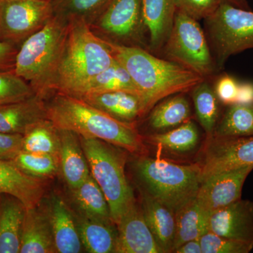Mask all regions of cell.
<instances>
[{
    "instance_id": "obj_1",
    "label": "cell",
    "mask_w": 253,
    "mask_h": 253,
    "mask_svg": "<svg viewBox=\"0 0 253 253\" xmlns=\"http://www.w3.org/2000/svg\"><path fill=\"white\" fill-rule=\"evenodd\" d=\"M46 106V117L58 129L86 139H97L129 154L144 152V139L135 123L118 121L80 98L56 91Z\"/></svg>"
},
{
    "instance_id": "obj_2",
    "label": "cell",
    "mask_w": 253,
    "mask_h": 253,
    "mask_svg": "<svg viewBox=\"0 0 253 253\" xmlns=\"http://www.w3.org/2000/svg\"><path fill=\"white\" fill-rule=\"evenodd\" d=\"M106 41L140 91L146 114L163 99L185 94L206 80L182 65L158 58L140 46Z\"/></svg>"
},
{
    "instance_id": "obj_3",
    "label": "cell",
    "mask_w": 253,
    "mask_h": 253,
    "mask_svg": "<svg viewBox=\"0 0 253 253\" xmlns=\"http://www.w3.org/2000/svg\"><path fill=\"white\" fill-rule=\"evenodd\" d=\"M68 25L67 18L55 13L49 22L23 42L18 49L15 72L42 97L55 91Z\"/></svg>"
},
{
    "instance_id": "obj_4",
    "label": "cell",
    "mask_w": 253,
    "mask_h": 253,
    "mask_svg": "<svg viewBox=\"0 0 253 253\" xmlns=\"http://www.w3.org/2000/svg\"><path fill=\"white\" fill-rule=\"evenodd\" d=\"M55 91L73 96L91 78L116 61L105 40L91 31L84 18H71Z\"/></svg>"
},
{
    "instance_id": "obj_5",
    "label": "cell",
    "mask_w": 253,
    "mask_h": 253,
    "mask_svg": "<svg viewBox=\"0 0 253 253\" xmlns=\"http://www.w3.org/2000/svg\"><path fill=\"white\" fill-rule=\"evenodd\" d=\"M132 168L139 189L174 214L196 199L201 184L199 163L176 164L140 155Z\"/></svg>"
},
{
    "instance_id": "obj_6",
    "label": "cell",
    "mask_w": 253,
    "mask_h": 253,
    "mask_svg": "<svg viewBox=\"0 0 253 253\" xmlns=\"http://www.w3.org/2000/svg\"><path fill=\"white\" fill-rule=\"evenodd\" d=\"M80 139L91 175L102 190L117 225L123 212L136 200L126 174V151L99 139Z\"/></svg>"
},
{
    "instance_id": "obj_7",
    "label": "cell",
    "mask_w": 253,
    "mask_h": 253,
    "mask_svg": "<svg viewBox=\"0 0 253 253\" xmlns=\"http://www.w3.org/2000/svg\"><path fill=\"white\" fill-rule=\"evenodd\" d=\"M205 33L215 61L222 71L232 55L253 49V11L220 2L216 11L204 19Z\"/></svg>"
},
{
    "instance_id": "obj_8",
    "label": "cell",
    "mask_w": 253,
    "mask_h": 253,
    "mask_svg": "<svg viewBox=\"0 0 253 253\" xmlns=\"http://www.w3.org/2000/svg\"><path fill=\"white\" fill-rule=\"evenodd\" d=\"M161 54L206 79L217 73L205 31L197 20L177 10L172 31Z\"/></svg>"
},
{
    "instance_id": "obj_9",
    "label": "cell",
    "mask_w": 253,
    "mask_h": 253,
    "mask_svg": "<svg viewBox=\"0 0 253 253\" xmlns=\"http://www.w3.org/2000/svg\"><path fill=\"white\" fill-rule=\"evenodd\" d=\"M54 15L52 0H1L0 41L22 44Z\"/></svg>"
},
{
    "instance_id": "obj_10",
    "label": "cell",
    "mask_w": 253,
    "mask_h": 253,
    "mask_svg": "<svg viewBox=\"0 0 253 253\" xmlns=\"http://www.w3.org/2000/svg\"><path fill=\"white\" fill-rule=\"evenodd\" d=\"M198 163L201 181L216 173L253 166V136L207 137Z\"/></svg>"
},
{
    "instance_id": "obj_11",
    "label": "cell",
    "mask_w": 253,
    "mask_h": 253,
    "mask_svg": "<svg viewBox=\"0 0 253 253\" xmlns=\"http://www.w3.org/2000/svg\"><path fill=\"white\" fill-rule=\"evenodd\" d=\"M253 166L212 174L201 181L196 201L208 216L216 210L241 199L245 181Z\"/></svg>"
},
{
    "instance_id": "obj_12",
    "label": "cell",
    "mask_w": 253,
    "mask_h": 253,
    "mask_svg": "<svg viewBox=\"0 0 253 253\" xmlns=\"http://www.w3.org/2000/svg\"><path fill=\"white\" fill-rule=\"evenodd\" d=\"M208 231L253 245V201L241 199L211 212Z\"/></svg>"
},
{
    "instance_id": "obj_13",
    "label": "cell",
    "mask_w": 253,
    "mask_h": 253,
    "mask_svg": "<svg viewBox=\"0 0 253 253\" xmlns=\"http://www.w3.org/2000/svg\"><path fill=\"white\" fill-rule=\"evenodd\" d=\"M116 253H162L146 224L141 204L134 200L118 223Z\"/></svg>"
},
{
    "instance_id": "obj_14",
    "label": "cell",
    "mask_w": 253,
    "mask_h": 253,
    "mask_svg": "<svg viewBox=\"0 0 253 253\" xmlns=\"http://www.w3.org/2000/svg\"><path fill=\"white\" fill-rule=\"evenodd\" d=\"M142 0H111L99 14L102 31L118 39L129 40L143 35Z\"/></svg>"
},
{
    "instance_id": "obj_15",
    "label": "cell",
    "mask_w": 253,
    "mask_h": 253,
    "mask_svg": "<svg viewBox=\"0 0 253 253\" xmlns=\"http://www.w3.org/2000/svg\"><path fill=\"white\" fill-rule=\"evenodd\" d=\"M175 11L174 0H142L143 33L147 34L152 54H161L172 31Z\"/></svg>"
},
{
    "instance_id": "obj_16",
    "label": "cell",
    "mask_w": 253,
    "mask_h": 253,
    "mask_svg": "<svg viewBox=\"0 0 253 253\" xmlns=\"http://www.w3.org/2000/svg\"><path fill=\"white\" fill-rule=\"evenodd\" d=\"M118 121L135 123L146 114L142 96L127 90L90 93L79 97Z\"/></svg>"
},
{
    "instance_id": "obj_17",
    "label": "cell",
    "mask_w": 253,
    "mask_h": 253,
    "mask_svg": "<svg viewBox=\"0 0 253 253\" xmlns=\"http://www.w3.org/2000/svg\"><path fill=\"white\" fill-rule=\"evenodd\" d=\"M44 192V179L28 175L12 161L0 160V195L14 196L30 208L39 206Z\"/></svg>"
},
{
    "instance_id": "obj_18",
    "label": "cell",
    "mask_w": 253,
    "mask_h": 253,
    "mask_svg": "<svg viewBox=\"0 0 253 253\" xmlns=\"http://www.w3.org/2000/svg\"><path fill=\"white\" fill-rule=\"evenodd\" d=\"M44 98L34 94L28 99L0 106V133L23 135L37 123L46 119Z\"/></svg>"
},
{
    "instance_id": "obj_19",
    "label": "cell",
    "mask_w": 253,
    "mask_h": 253,
    "mask_svg": "<svg viewBox=\"0 0 253 253\" xmlns=\"http://www.w3.org/2000/svg\"><path fill=\"white\" fill-rule=\"evenodd\" d=\"M46 211L51 223L56 253H81L83 246L76 217L64 201L53 195Z\"/></svg>"
},
{
    "instance_id": "obj_20",
    "label": "cell",
    "mask_w": 253,
    "mask_h": 253,
    "mask_svg": "<svg viewBox=\"0 0 253 253\" xmlns=\"http://www.w3.org/2000/svg\"><path fill=\"white\" fill-rule=\"evenodd\" d=\"M59 133L60 172L71 190L81 185L91 175L90 169L80 136L64 129H59Z\"/></svg>"
},
{
    "instance_id": "obj_21",
    "label": "cell",
    "mask_w": 253,
    "mask_h": 253,
    "mask_svg": "<svg viewBox=\"0 0 253 253\" xmlns=\"http://www.w3.org/2000/svg\"><path fill=\"white\" fill-rule=\"evenodd\" d=\"M141 206L146 224L162 253H172L176 234L175 214L143 190Z\"/></svg>"
},
{
    "instance_id": "obj_22",
    "label": "cell",
    "mask_w": 253,
    "mask_h": 253,
    "mask_svg": "<svg viewBox=\"0 0 253 253\" xmlns=\"http://www.w3.org/2000/svg\"><path fill=\"white\" fill-rule=\"evenodd\" d=\"M56 253L51 223L46 210L26 208L20 253Z\"/></svg>"
},
{
    "instance_id": "obj_23",
    "label": "cell",
    "mask_w": 253,
    "mask_h": 253,
    "mask_svg": "<svg viewBox=\"0 0 253 253\" xmlns=\"http://www.w3.org/2000/svg\"><path fill=\"white\" fill-rule=\"evenodd\" d=\"M26 207L9 194L0 195V253H19Z\"/></svg>"
},
{
    "instance_id": "obj_24",
    "label": "cell",
    "mask_w": 253,
    "mask_h": 253,
    "mask_svg": "<svg viewBox=\"0 0 253 253\" xmlns=\"http://www.w3.org/2000/svg\"><path fill=\"white\" fill-rule=\"evenodd\" d=\"M75 217L83 249L86 252L116 253L118 229L114 222L91 219L80 212Z\"/></svg>"
},
{
    "instance_id": "obj_25",
    "label": "cell",
    "mask_w": 253,
    "mask_h": 253,
    "mask_svg": "<svg viewBox=\"0 0 253 253\" xmlns=\"http://www.w3.org/2000/svg\"><path fill=\"white\" fill-rule=\"evenodd\" d=\"M191 118V106L184 93L168 96L149 111L148 126L155 132L174 129Z\"/></svg>"
},
{
    "instance_id": "obj_26",
    "label": "cell",
    "mask_w": 253,
    "mask_h": 253,
    "mask_svg": "<svg viewBox=\"0 0 253 253\" xmlns=\"http://www.w3.org/2000/svg\"><path fill=\"white\" fill-rule=\"evenodd\" d=\"M144 139L165 152L184 155L196 149L200 142V133L198 126L190 120L174 129L149 134Z\"/></svg>"
},
{
    "instance_id": "obj_27",
    "label": "cell",
    "mask_w": 253,
    "mask_h": 253,
    "mask_svg": "<svg viewBox=\"0 0 253 253\" xmlns=\"http://www.w3.org/2000/svg\"><path fill=\"white\" fill-rule=\"evenodd\" d=\"M71 191L78 212L91 219L113 222L107 200L92 176Z\"/></svg>"
},
{
    "instance_id": "obj_28",
    "label": "cell",
    "mask_w": 253,
    "mask_h": 253,
    "mask_svg": "<svg viewBox=\"0 0 253 253\" xmlns=\"http://www.w3.org/2000/svg\"><path fill=\"white\" fill-rule=\"evenodd\" d=\"M253 136V101L226 106L212 136L240 137Z\"/></svg>"
},
{
    "instance_id": "obj_29",
    "label": "cell",
    "mask_w": 253,
    "mask_h": 253,
    "mask_svg": "<svg viewBox=\"0 0 253 253\" xmlns=\"http://www.w3.org/2000/svg\"><path fill=\"white\" fill-rule=\"evenodd\" d=\"M191 92L196 118L207 137H210L220 118V101L208 79L195 86Z\"/></svg>"
},
{
    "instance_id": "obj_30",
    "label": "cell",
    "mask_w": 253,
    "mask_h": 253,
    "mask_svg": "<svg viewBox=\"0 0 253 253\" xmlns=\"http://www.w3.org/2000/svg\"><path fill=\"white\" fill-rule=\"evenodd\" d=\"M117 90L131 91L141 94L126 68L116 60L110 67L91 78L73 96L79 98L90 93Z\"/></svg>"
},
{
    "instance_id": "obj_31",
    "label": "cell",
    "mask_w": 253,
    "mask_h": 253,
    "mask_svg": "<svg viewBox=\"0 0 253 253\" xmlns=\"http://www.w3.org/2000/svg\"><path fill=\"white\" fill-rule=\"evenodd\" d=\"M176 234L172 253L181 244L199 239L208 231V214L203 211L196 199L176 213Z\"/></svg>"
},
{
    "instance_id": "obj_32",
    "label": "cell",
    "mask_w": 253,
    "mask_h": 253,
    "mask_svg": "<svg viewBox=\"0 0 253 253\" xmlns=\"http://www.w3.org/2000/svg\"><path fill=\"white\" fill-rule=\"evenodd\" d=\"M59 129L49 119L37 123L23 135L22 151L59 156Z\"/></svg>"
},
{
    "instance_id": "obj_33",
    "label": "cell",
    "mask_w": 253,
    "mask_h": 253,
    "mask_svg": "<svg viewBox=\"0 0 253 253\" xmlns=\"http://www.w3.org/2000/svg\"><path fill=\"white\" fill-rule=\"evenodd\" d=\"M12 161L28 175L44 180L60 172L59 158L57 156L21 151Z\"/></svg>"
},
{
    "instance_id": "obj_34",
    "label": "cell",
    "mask_w": 253,
    "mask_h": 253,
    "mask_svg": "<svg viewBox=\"0 0 253 253\" xmlns=\"http://www.w3.org/2000/svg\"><path fill=\"white\" fill-rule=\"evenodd\" d=\"M34 90L14 69L0 71V106L31 97Z\"/></svg>"
},
{
    "instance_id": "obj_35",
    "label": "cell",
    "mask_w": 253,
    "mask_h": 253,
    "mask_svg": "<svg viewBox=\"0 0 253 253\" xmlns=\"http://www.w3.org/2000/svg\"><path fill=\"white\" fill-rule=\"evenodd\" d=\"M111 0H54L55 13L67 18L99 16Z\"/></svg>"
},
{
    "instance_id": "obj_36",
    "label": "cell",
    "mask_w": 253,
    "mask_h": 253,
    "mask_svg": "<svg viewBox=\"0 0 253 253\" xmlns=\"http://www.w3.org/2000/svg\"><path fill=\"white\" fill-rule=\"evenodd\" d=\"M202 253H249L253 245L217 235L208 231L200 237Z\"/></svg>"
},
{
    "instance_id": "obj_37",
    "label": "cell",
    "mask_w": 253,
    "mask_h": 253,
    "mask_svg": "<svg viewBox=\"0 0 253 253\" xmlns=\"http://www.w3.org/2000/svg\"><path fill=\"white\" fill-rule=\"evenodd\" d=\"M176 10L199 21L209 17L220 4L219 0H174Z\"/></svg>"
},
{
    "instance_id": "obj_38",
    "label": "cell",
    "mask_w": 253,
    "mask_h": 253,
    "mask_svg": "<svg viewBox=\"0 0 253 253\" xmlns=\"http://www.w3.org/2000/svg\"><path fill=\"white\" fill-rule=\"evenodd\" d=\"M239 83L227 73L221 75L214 83V92L221 104L224 106L236 104Z\"/></svg>"
},
{
    "instance_id": "obj_39",
    "label": "cell",
    "mask_w": 253,
    "mask_h": 253,
    "mask_svg": "<svg viewBox=\"0 0 253 253\" xmlns=\"http://www.w3.org/2000/svg\"><path fill=\"white\" fill-rule=\"evenodd\" d=\"M23 135L0 133V160L12 161L22 151Z\"/></svg>"
},
{
    "instance_id": "obj_40",
    "label": "cell",
    "mask_w": 253,
    "mask_h": 253,
    "mask_svg": "<svg viewBox=\"0 0 253 253\" xmlns=\"http://www.w3.org/2000/svg\"><path fill=\"white\" fill-rule=\"evenodd\" d=\"M18 49L16 44L0 41V71L14 69Z\"/></svg>"
},
{
    "instance_id": "obj_41",
    "label": "cell",
    "mask_w": 253,
    "mask_h": 253,
    "mask_svg": "<svg viewBox=\"0 0 253 253\" xmlns=\"http://www.w3.org/2000/svg\"><path fill=\"white\" fill-rule=\"evenodd\" d=\"M252 101H253V83L250 82L239 83L236 103L246 104Z\"/></svg>"
},
{
    "instance_id": "obj_42",
    "label": "cell",
    "mask_w": 253,
    "mask_h": 253,
    "mask_svg": "<svg viewBox=\"0 0 253 253\" xmlns=\"http://www.w3.org/2000/svg\"><path fill=\"white\" fill-rule=\"evenodd\" d=\"M175 253H202L199 239L186 241L174 251Z\"/></svg>"
},
{
    "instance_id": "obj_43",
    "label": "cell",
    "mask_w": 253,
    "mask_h": 253,
    "mask_svg": "<svg viewBox=\"0 0 253 253\" xmlns=\"http://www.w3.org/2000/svg\"><path fill=\"white\" fill-rule=\"evenodd\" d=\"M220 2L228 3V4L233 5L236 7L241 8V9L246 10H251L250 7L248 0H219Z\"/></svg>"
},
{
    "instance_id": "obj_44",
    "label": "cell",
    "mask_w": 253,
    "mask_h": 253,
    "mask_svg": "<svg viewBox=\"0 0 253 253\" xmlns=\"http://www.w3.org/2000/svg\"><path fill=\"white\" fill-rule=\"evenodd\" d=\"M52 1H54V0H52Z\"/></svg>"
},
{
    "instance_id": "obj_45",
    "label": "cell",
    "mask_w": 253,
    "mask_h": 253,
    "mask_svg": "<svg viewBox=\"0 0 253 253\" xmlns=\"http://www.w3.org/2000/svg\"><path fill=\"white\" fill-rule=\"evenodd\" d=\"M0 1H1V0H0Z\"/></svg>"
}]
</instances>
